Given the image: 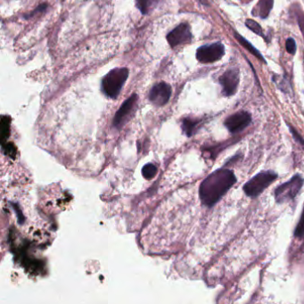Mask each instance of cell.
<instances>
[{"label":"cell","mask_w":304,"mask_h":304,"mask_svg":"<svg viewBox=\"0 0 304 304\" xmlns=\"http://www.w3.org/2000/svg\"><path fill=\"white\" fill-rule=\"evenodd\" d=\"M199 2H201L203 5H208V2H207V0H198Z\"/></svg>","instance_id":"21"},{"label":"cell","mask_w":304,"mask_h":304,"mask_svg":"<svg viewBox=\"0 0 304 304\" xmlns=\"http://www.w3.org/2000/svg\"><path fill=\"white\" fill-rule=\"evenodd\" d=\"M128 76V70L127 68H116L112 70L104 77L102 81V91L110 98H116L119 95Z\"/></svg>","instance_id":"2"},{"label":"cell","mask_w":304,"mask_h":304,"mask_svg":"<svg viewBox=\"0 0 304 304\" xmlns=\"http://www.w3.org/2000/svg\"><path fill=\"white\" fill-rule=\"evenodd\" d=\"M290 130L291 132H292V134H293V136L295 137V139H296V140H297V141H298V142H299L300 144L302 145V146H304V139H303V138H302V137L300 136L299 134H298V132H297V131H296L295 129H294V128H292V126H290Z\"/></svg>","instance_id":"19"},{"label":"cell","mask_w":304,"mask_h":304,"mask_svg":"<svg viewBox=\"0 0 304 304\" xmlns=\"http://www.w3.org/2000/svg\"><path fill=\"white\" fill-rule=\"evenodd\" d=\"M192 39L190 26L186 23L180 24L178 27L171 30L167 35V40L171 45V48H175L181 44L190 42Z\"/></svg>","instance_id":"6"},{"label":"cell","mask_w":304,"mask_h":304,"mask_svg":"<svg viewBox=\"0 0 304 304\" xmlns=\"http://www.w3.org/2000/svg\"><path fill=\"white\" fill-rule=\"evenodd\" d=\"M274 0H260L259 4L257 5L258 9V15L262 18H266L267 16L271 13V9L273 7Z\"/></svg>","instance_id":"13"},{"label":"cell","mask_w":304,"mask_h":304,"mask_svg":"<svg viewBox=\"0 0 304 304\" xmlns=\"http://www.w3.org/2000/svg\"><path fill=\"white\" fill-rule=\"evenodd\" d=\"M157 168L152 163H148L147 165L143 167L142 174L145 179L151 180L156 175Z\"/></svg>","instance_id":"15"},{"label":"cell","mask_w":304,"mask_h":304,"mask_svg":"<svg viewBox=\"0 0 304 304\" xmlns=\"http://www.w3.org/2000/svg\"><path fill=\"white\" fill-rule=\"evenodd\" d=\"M219 83L222 86L224 95L227 96L234 95L239 84V70L238 68H233L224 72L219 77Z\"/></svg>","instance_id":"8"},{"label":"cell","mask_w":304,"mask_h":304,"mask_svg":"<svg viewBox=\"0 0 304 304\" xmlns=\"http://www.w3.org/2000/svg\"><path fill=\"white\" fill-rule=\"evenodd\" d=\"M304 185V179L300 175H295L290 181L276 187L275 198L276 203L285 204L295 198Z\"/></svg>","instance_id":"4"},{"label":"cell","mask_w":304,"mask_h":304,"mask_svg":"<svg viewBox=\"0 0 304 304\" xmlns=\"http://www.w3.org/2000/svg\"><path fill=\"white\" fill-rule=\"evenodd\" d=\"M234 35H235V38L238 40L240 45H242L243 48H246L249 52L252 54L253 56H255L258 59H260V60H262L263 62H265L264 59H263V57H262L260 53L258 52V50H257L256 48H254V47H252L251 43L247 41L245 38H243L241 35H239V34L237 33V32H234Z\"/></svg>","instance_id":"12"},{"label":"cell","mask_w":304,"mask_h":304,"mask_svg":"<svg viewBox=\"0 0 304 304\" xmlns=\"http://www.w3.org/2000/svg\"><path fill=\"white\" fill-rule=\"evenodd\" d=\"M295 238H302L304 236V208L301 216L299 223L295 230Z\"/></svg>","instance_id":"17"},{"label":"cell","mask_w":304,"mask_h":304,"mask_svg":"<svg viewBox=\"0 0 304 304\" xmlns=\"http://www.w3.org/2000/svg\"><path fill=\"white\" fill-rule=\"evenodd\" d=\"M245 25H246L248 28L250 29L252 31H253L254 33L263 36V32H262V27H261V25L258 24L257 22H255V21L251 19L246 20V21H245Z\"/></svg>","instance_id":"16"},{"label":"cell","mask_w":304,"mask_h":304,"mask_svg":"<svg viewBox=\"0 0 304 304\" xmlns=\"http://www.w3.org/2000/svg\"><path fill=\"white\" fill-rule=\"evenodd\" d=\"M252 122V117L247 112H239L229 116L225 121L224 125L231 133H238L243 130Z\"/></svg>","instance_id":"7"},{"label":"cell","mask_w":304,"mask_h":304,"mask_svg":"<svg viewBox=\"0 0 304 304\" xmlns=\"http://www.w3.org/2000/svg\"><path fill=\"white\" fill-rule=\"evenodd\" d=\"M285 48L287 52L292 55H295V51H296V44H295V39L294 38H288L286 40V44H285Z\"/></svg>","instance_id":"18"},{"label":"cell","mask_w":304,"mask_h":304,"mask_svg":"<svg viewBox=\"0 0 304 304\" xmlns=\"http://www.w3.org/2000/svg\"><path fill=\"white\" fill-rule=\"evenodd\" d=\"M161 0H137V6L143 14H148L156 7Z\"/></svg>","instance_id":"11"},{"label":"cell","mask_w":304,"mask_h":304,"mask_svg":"<svg viewBox=\"0 0 304 304\" xmlns=\"http://www.w3.org/2000/svg\"><path fill=\"white\" fill-rule=\"evenodd\" d=\"M225 48L221 43H213L211 45L203 46L197 49L196 58L204 63L216 62L223 57Z\"/></svg>","instance_id":"5"},{"label":"cell","mask_w":304,"mask_h":304,"mask_svg":"<svg viewBox=\"0 0 304 304\" xmlns=\"http://www.w3.org/2000/svg\"><path fill=\"white\" fill-rule=\"evenodd\" d=\"M137 100H138V95L133 94L129 98L124 102L114 116V127L120 128L121 126H122L125 123V122L128 120V116L132 113L134 106L137 103Z\"/></svg>","instance_id":"10"},{"label":"cell","mask_w":304,"mask_h":304,"mask_svg":"<svg viewBox=\"0 0 304 304\" xmlns=\"http://www.w3.org/2000/svg\"><path fill=\"white\" fill-rule=\"evenodd\" d=\"M233 171L219 169L214 171L200 185L199 195L202 204L207 207L216 205L236 183Z\"/></svg>","instance_id":"1"},{"label":"cell","mask_w":304,"mask_h":304,"mask_svg":"<svg viewBox=\"0 0 304 304\" xmlns=\"http://www.w3.org/2000/svg\"><path fill=\"white\" fill-rule=\"evenodd\" d=\"M171 95V86L165 82H160L152 87L149 94V99L153 105L162 106L166 105Z\"/></svg>","instance_id":"9"},{"label":"cell","mask_w":304,"mask_h":304,"mask_svg":"<svg viewBox=\"0 0 304 304\" xmlns=\"http://www.w3.org/2000/svg\"><path fill=\"white\" fill-rule=\"evenodd\" d=\"M199 123L198 121L192 119H185L183 121L182 124V128L184 129L185 133L187 136H192L195 133V129L197 128V125Z\"/></svg>","instance_id":"14"},{"label":"cell","mask_w":304,"mask_h":304,"mask_svg":"<svg viewBox=\"0 0 304 304\" xmlns=\"http://www.w3.org/2000/svg\"><path fill=\"white\" fill-rule=\"evenodd\" d=\"M46 8H47V5H46V4L39 5L38 8H36V10H34L33 12H32L31 14H30L29 16H26V18H29V17H31V16H34L35 14H38V13H39V12H40V13H42V12H44V11L46 10Z\"/></svg>","instance_id":"20"},{"label":"cell","mask_w":304,"mask_h":304,"mask_svg":"<svg viewBox=\"0 0 304 304\" xmlns=\"http://www.w3.org/2000/svg\"><path fill=\"white\" fill-rule=\"evenodd\" d=\"M277 178V174L273 171H263L256 176L253 177L251 181H248L243 185L244 193L250 197H257L272 184Z\"/></svg>","instance_id":"3"}]
</instances>
